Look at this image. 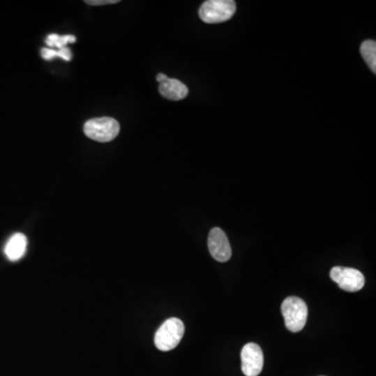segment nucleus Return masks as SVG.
Listing matches in <instances>:
<instances>
[{
  "instance_id": "obj_11",
  "label": "nucleus",
  "mask_w": 376,
  "mask_h": 376,
  "mask_svg": "<svg viewBox=\"0 0 376 376\" xmlns=\"http://www.w3.org/2000/svg\"><path fill=\"white\" fill-rule=\"evenodd\" d=\"M77 41L75 36L73 35H57V33H52L48 35L46 38L45 43L48 46V48H61L66 47L67 44L75 43Z\"/></svg>"
},
{
  "instance_id": "obj_9",
  "label": "nucleus",
  "mask_w": 376,
  "mask_h": 376,
  "mask_svg": "<svg viewBox=\"0 0 376 376\" xmlns=\"http://www.w3.org/2000/svg\"><path fill=\"white\" fill-rule=\"evenodd\" d=\"M27 249V236L23 233H15L6 243V247H4V253L10 262H18L24 256Z\"/></svg>"
},
{
  "instance_id": "obj_7",
  "label": "nucleus",
  "mask_w": 376,
  "mask_h": 376,
  "mask_svg": "<svg viewBox=\"0 0 376 376\" xmlns=\"http://www.w3.org/2000/svg\"><path fill=\"white\" fill-rule=\"evenodd\" d=\"M208 249L212 257L220 262H228L232 255L228 237L220 228H213L210 231L208 236Z\"/></svg>"
},
{
  "instance_id": "obj_6",
  "label": "nucleus",
  "mask_w": 376,
  "mask_h": 376,
  "mask_svg": "<svg viewBox=\"0 0 376 376\" xmlns=\"http://www.w3.org/2000/svg\"><path fill=\"white\" fill-rule=\"evenodd\" d=\"M241 370L246 376H258L264 368V354L256 343H249L241 350Z\"/></svg>"
},
{
  "instance_id": "obj_4",
  "label": "nucleus",
  "mask_w": 376,
  "mask_h": 376,
  "mask_svg": "<svg viewBox=\"0 0 376 376\" xmlns=\"http://www.w3.org/2000/svg\"><path fill=\"white\" fill-rule=\"evenodd\" d=\"M236 10L233 0H208L202 4L199 16L205 23H220L232 18Z\"/></svg>"
},
{
  "instance_id": "obj_14",
  "label": "nucleus",
  "mask_w": 376,
  "mask_h": 376,
  "mask_svg": "<svg viewBox=\"0 0 376 376\" xmlns=\"http://www.w3.org/2000/svg\"><path fill=\"white\" fill-rule=\"evenodd\" d=\"M167 79V75H165V73H158L156 77L157 82H159V83H163V82L165 81Z\"/></svg>"
},
{
  "instance_id": "obj_2",
  "label": "nucleus",
  "mask_w": 376,
  "mask_h": 376,
  "mask_svg": "<svg viewBox=\"0 0 376 376\" xmlns=\"http://www.w3.org/2000/svg\"><path fill=\"white\" fill-rule=\"evenodd\" d=\"M186 327L178 318L165 321L155 335V345L161 352H170L177 347L184 336Z\"/></svg>"
},
{
  "instance_id": "obj_5",
  "label": "nucleus",
  "mask_w": 376,
  "mask_h": 376,
  "mask_svg": "<svg viewBox=\"0 0 376 376\" xmlns=\"http://www.w3.org/2000/svg\"><path fill=\"white\" fill-rule=\"evenodd\" d=\"M329 275L333 281L346 292H359L365 285L364 275L356 269L335 266L331 269Z\"/></svg>"
},
{
  "instance_id": "obj_3",
  "label": "nucleus",
  "mask_w": 376,
  "mask_h": 376,
  "mask_svg": "<svg viewBox=\"0 0 376 376\" xmlns=\"http://www.w3.org/2000/svg\"><path fill=\"white\" fill-rule=\"evenodd\" d=\"M285 326L292 333H299L308 321V306L298 297H287L281 306Z\"/></svg>"
},
{
  "instance_id": "obj_1",
  "label": "nucleus",
  "mask_w": 376,
  "mask_h": 376,
  "mask_svg": "<svg viewBox=\"0 0 376 376\" xmlns=\"http://www.w3.org/2000/svg\"><path fill=\"white\" fill-rule=\"evenodd\" d=\"M121 126L112 117H98L86 121L84 133L89 140L98 142H109L117 137Z\"/></svg>"
},
{
  "instance_id": "obj_12",
  "label": "nucleus",
  "mask_w": 376,
  "mask_h": 376,
  "mask_svg": "<svg viewBox=\"0 0 376 376\" xmlns=\"http://www.w3.org/2000/svg\"><path fill=\"white\" fill-rule=\"evenodd\" d=\"M41 57L46 61L52 60L54 58H61L64 61H71L73 54L68 47H63L61 50H54V48L43 47L41 50Z\"/></svg>"
},
{
  "instance_id": "obj_10",
  "label": "nucleus",
  "mask_w": 376,
  "mask_h": 376,
  "mask_svg": "<svg viewBox=\"0 0 376 376\" xmlns=\"http://www.w3.org/2000/svg\"><path fill=\"white\" fill-rule=\"evenodd\" d=\"M361 54L370 67L373 73H376V42L375 40H366L361 45Z\"/></svg>"
},
{
  "instance_id": "obj_8",
  "label": "nucleus",
  "mask_w": 376,
  "mask_h": 376,
  "mask_svg": "<svg viewBox=\"0 0 376 376\" xmlns=\"http://www.w3.org/2000/svg\"><path fill=\"white\" fill-rule=\"evenodd\" d=\"M159 92L167 100H181L188 96L189 91L188 86L179 80L167 77L159 85Z\"/></svg>"
},
{
  "instance_id": "obj_13",
  "label": "nucleus",
  "mask_w": 376,
  "mask_h": 376,
  "mask_svg": "<svg viewBox=\"0 0 376 376\" xmlns=\"http://www.w3.org/2000/svg\"><path fill=\"white\" fill-rule=\"evenodd\" d=\"M86 3L90 6H106V4L119 3V0H87Z\"/></svg>"
}]
</instances>
